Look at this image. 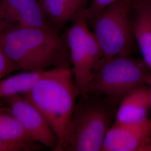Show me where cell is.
I'll return each instance as SVG.
<instances>
[{"label":"cell","instance_id":"obj_13","mask_svg":"<svg viewBox=\"0 0 151 151\" xmlns=\"http://www.w3.org/2000/svg\"><path fill=\"white\" fill-rule=\"evenodd\" d=\"M47 70H24L0 79V99L27 94Z\"/></svg>","mask_w":151,"mask_h":151},{"label":"cell","instance_id":"obj_3","mask_svg":"<svg viewBox=\"0 0 151 151\" xmlns=\"http://www.w3.org/2000/svg\"><path fill=\"white\" fill-rule=\"evenodd\" d=\"M112 118V109L108 103L85 98L76 105L63 137L54 151H101Z\"/></svg>","mask_w":151,"mask_h":151},{"label":"cell","instance_id":"obj_14","mask_svg":"<svg viewBox=\"0 0 151 151\" xmlns=\"http://www.w3.org/2000/svg\"><path fill=\"white\" fill-rule=\"evenodd\" d=\"M0 140L10 144L39 146L23 129L8 108H0Z\"/></svg>","mask_w":151,"mask_h":151},{"label":"cell","instance_id":"obj_16","mask_svg":"<svg viewBox=\"0 0 151 151\" xmlns=\"http://www.w3.org/2000/svg\"><path fill=\"white\" fill-rule=\"evenodd\" d=\"M18 70V68L8 58L0 48V79Z\"/></svg>","mask_w":151,"mask_h":151},{"label":"cell","instance_id":"obj_1","mask_svg":"<svg viewBox=\"0 0 151 151\" xmlns=\"http://www.w3.org/2000/svg\"><path fill=\"white\" fill-rule=\"evenodd\" d=\"M0 48L19 70H47L68 65L69 52L65 40L52 27L1 32Z\"/></svg>","mask_w":151,"mask_h":151},{"label":"cell","instance_id":"obj_4","mask_svg":"<svg viewBox=\"0 0 151 151\" xmlns=\"http://www.w3.org/2000/svg\"><path fill=\"white\" fill-rule=\"evenodd\" d=\"M151 76L143 60L130 55L116 57L99 67L86 95L104 96L111 103L120 101L130 92L148 85Z\"/></svg>","mask_w":151,"mask_h":151},{"label":"cell","instance_id":"obj_20","mask_svg":"<svg viewBox=\"0 0 151 151\" xmlns=\"http://www.w3.org/2000/svg\"><path fill=\"white\" fill-rule=\"evenodd\" d=\"M143 1H145V2H148V3L151 4V0H144Z\"/></svg>","mask_w":151,"mask_h":151},{"label":"cell","instance_id":"obj_18","mask_svg":"<svg viewBox=\"0 0 151 151\" xmlns=\"http://www.w3.org/2000/svg\"><path fill=\"white\" fill-rule=\"evenodd\" d=\"M148 86H149V88H150V104H151V77H150V80H149V82H148ZM150 121H151V119H150Z\"/></svg>","mask_w":151,"mask_h":151},{"label":"cell","instance_id":"obj_8","mask_svg":"<svg viewBox=\"0 0 151 151\" xmlns=\"http://www.w3.org/2000/svg\"><path fill=\"white\" fill-rule=\"evenodd\" d=\"M46 27L52 26L40 0H0V32L24 27Z\"/></svg>","mask_w":151,"mask_h":151},{"label":"cell","instance_id":"obj_19","mask_svg":"<svg viewBox=\"0 0 151 151\" xmlns=\"http://www.w3.org/2000/svg\"><path fill=\"white\" fill-rule=\"evenodd\" d=\"M144 151H151V144L149 145L147 147H146Z\"/></svg>","mask_w":151,"mask_h":151},{"label":"cell","instance_id":"obj_11","mask_svg":"<svg viewBox=\"0 0 151 151\" xmlns=\"http://www.w3.org/2000/svg\"><path fill=\"white\" fill-rule=\"evenodd\" d=\"M51 26L56 29L73 22L84 13L87 0H40Z\"/></svg>","mask_w":151,"mask_h":151},{"label":"cell","instance_id":"obj_9","mask_svg":"<svg viewBox=\"0 0 151 151\" xmlns=\"http://www.w3.org/2000/svg\"><path fill=\"white\" fill-rule=\"evenodd\" d=\"M151 143L150 119L136 124H114L105 137L101 151H144Z\"/></svg>","mask_w":151,"mask_h":151},{"label":"cell","instance_id":"obj_2","mask_svg":"<svg viewBox=\"0 0 151 151\" xmlns=\"http://www.w3.org/2000/svg\"><path fill=\"white\" fill-rule=\"evenodd\" d=\"M23 96L43 115L58 143L73 115L78 96L71 68L65 65L47 70Z\"/></svg>","mask_w":151,"mask_h":151},{"label":"cell","instance_id":"obj_7","mask_svg":"<svg viewBox=\"0 0 151 151\" xmlns=\"http://www.w3.org/2000/svg\"><path fill=\"white\" fill-rule=\"evenodd\" d=\"M7 108L34 142L54 149L58 138L43 115L23 95L6 98Z\"/></svg>","mask_w":151,"mask_h":151},{"label":"cell","instance_id":"obj_5","mask_svg":"<svg viewBox=\"0 0 151 151\" xmlns=\"http://www.w3.org/2000/svg\"><path fill=\"white\" fill-rule=\"evenodd\" d=\"M132 8V0H117L91 20L93 32L103 52L98 68L109 60L130 55L134 39L130 17Z\"/></svg>","mask_w":151,"mask_h":151},{"label":"cell","instance_id":"obj_10","mask_svg":"<svg viewBox=\"0 0 151 151\" xmlns=\"http://www.w3.org/2000/svg\"><path fill=\"white\" fill-rule=\"evenodd\" d=\"M151 109L149 87H139L130 92L123 97L115 114L114 123L136 124L148 118Z\"/></svg>","mask_w":151,"mask_h":151},{"label":"cell","instance_id":"obj_12","mask_svg":"<svg viewBox=\"0 0 151 151\" xmlns=\"http://www.w3.org/2000/svg\"><path fill=\"white\" fill-rule=\"evenodd\" d=\"M133 30L143 60L151 70V4L143 1L136 7Z\"/></svg>","mask_w":151,"mask_h":151},{"label":"cell","instance_id":"obj_17","mask_svg":"<svg viewBox=\"0 0 151 151\" xmlns=\"http://www.w3.org/2000/svg\"><path fill=\"white\" fill-rule=\"evenodd\" d=\"M40 148V146H22L10 144L0 140V151H35Z\"/></svg>","mask_w":151,"mask_h":151},{"label":"cell","instance_id":"obj_6","mask_svg":"<svg viewBox=\"0 0 151 151\" xmlns=\"http://www.w3.org/2000/svg\"><path fill=\"white\" fill-rule=\"evenodd\" d=\"M84 13L72 22L65 37L71 70L77 95H86L103 57V52L93 32L88 27Z\"/></svg>","mask_w":151,"mask_h":151},{"label":"cell","instance_id":"obj_15","mask_svg":"<svg viewBox=\"0 0 151 151\" xmlns=\"http://www.w3.org/2000/svg\"><path fill=\"white\" fill-rule=\"evenodd\" d=\"M117 0H92L91 5L88 6L84 12V15L88 20H90L100 11Z\"/></svg>","mask_w":151,"mask_h":151}]
</instances>
